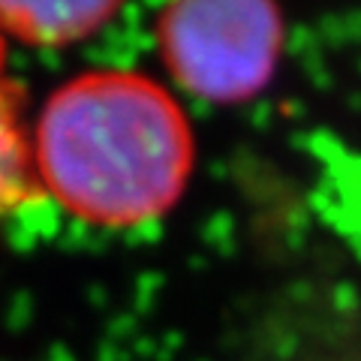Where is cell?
<instances>
[{
	"instance_id": "1",
	"label": "cell",
	"mask_w": 361,
	"mask_h": 361,
	"mask_svg": "<svg viewBox=\"0 0 361 361\" xmlns=\"http://www.w3.org/2000/svg\"><path fill=\"white\" fill-rule=\"evenodd\" d=\"M45 199L97 229H142L187 193L196 135L184 106L139 70H85L30 123Z\"/></svg>"
},
{
	"instance_id": "3",
	"label": "cell",
	"mask_w": 361,
	"mask_h": 361,
	"mask_svg": "<svg viewBox=\"0 0 361 361\" xmlns=\"http://www.w3.org/2000/svg\"><path fill=\"white\" fill-rule=\"evenodd\" d=\"M121 4H0V39L21 42L27 49L54 51L70 49L111 25Z\"/></svg>"
},
{
	"instance_id": "2",
	"label": "cell",
	"mask_w": 361,
	"mask_h": 361,
	"mask_svg": "<svg viewBox=\"0 0 361 361\" xmlns=\"http://www.w3.org/2000/svg\"><path fill=\"white\" fill-rule=\"evenodd\" d=\"M157 49L172 82L214 106L259 97L274 78L286 45V21L259 0H193L160 9Z\"/></svg>"
},
{
	"instance_id": "4",
	"label": "cell",
	"mask_w": 361,
	"mask_h": 361,
	"mask_svg": "<svg viewBox=\"0 0 361 361\" xmlns=\"http://www.w3.org/2000/svg\"><path fill=\"white\" fill-rule=\"evenodd\" d=\"M42 199L33 172L30 123L21 111V90L9 75L6 42L0 39V217L18 214Z\"/></svg>"
}]
</instances>
